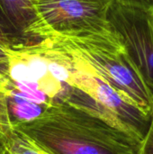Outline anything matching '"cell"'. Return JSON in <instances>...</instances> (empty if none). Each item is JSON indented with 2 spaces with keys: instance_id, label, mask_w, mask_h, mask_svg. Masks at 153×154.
<instances>
[{
  "instance_id": "5b68a950",
  "label": "cell",
  "mask_w": 153,
  "mask_h": 154,
  "mask_svg": "<svg viewBox=\"0 0 153 154\" xmlns=\"http://www.w3.org/2000/svg\"><path fill=\"white\" fill-rule=\"evenodd\" d=\"M0 19L13 41H23L36 21L31 0H0Z\"/></svg>"
},
{
  "instance_id": "ba28073f",
  "label": "cell",
  "mask_w": 153,
  "mask_h": 154,
  "mask_svg": "<svg viewBox=\"0 0 153 154\" xmlns=\"http://www.w3.org/2000/svg\"><path fill=\"white\" fill-rule=\"evenodd\" d=\"M139 154H153V106L147 132L140 144Z\"/></svg>"
},
{
  "instance_id": "8fae6325",
  "label": "cell",
  "mask_w": 153,
  "mask_h": 154,
  "mask_svg": "<svg viewBox=\"0 0 153 154\" xmlns=\"http://www.w3.org/2000/svg\"><path fill=\"white\" fill-rule=\"evenodd\" d=\"M0 38H3V39H5V40H8L10 42H12L11 38L9 37L8 33L6 32L5 27H4V25H3V23L1 22V19H0Z\"/></svg>"
},
{
  "instance_id": "9c48e42d",
  "label": "cell",
  "mask_w": 153,
  "mask_h": 154,
  "mask_svg": "<svg viewBox=\"0 0 153 154\" xmlns=\"http://www.w3.org/2000/svg\"><path fill=\"white\" fill-rule=\"evenodd\" d=\"M114 1L122 5L130 8H134L153 14V0H114Z\"/></svg>"
},
{
  "instance_id": "52a82bcc",
  "label": "cell",
  "mask_w": 153,
  "mask_h": 154,
  "mask_svg": "<svg viewBox=\"0 0 153 154\" xmlns=\"http://www.w3.org/2000/svg\"><path fill=\"white\" fill-rule=\"evenodd\" d=\"M12 127L13 125L8 111L7 100L5 96L0 92V134H5Z\"/></svg>"
},
{
  "instance_id": "277c9868",
  "label": "cell",
  "mask_w": 153,
  "mask_h": 154,
  "mask_svg": "<svg viewBox=\"0 0 153 154\" xmlns=\"http://www.w3.org/2000/svg\"><path fill=\"white\" fill-rule=\"evenodd\" d=\"M108 19L127 52L153 87V14L113 1Z\"/></svg>"
},
{
  "instance_id": "8992f818",
  "label": "cell",
  "mask_w": 153,
  "mask_h": 154,
  "mask_svg": "<svg viewBox=\"0 0 153 154\" xmlns=\"http://www.w3.org/2000/svg\"><path fill=\"white\" fill-rule=\"evenodd\" d=\"M0 154H51L12 127L0 134Z\"/></svg>"
},
{
  "instance_id": "7a4b0ae2",
  "label": "cell",
  "mask_w": 153,
  "mask_h": 154,
  "mask_svg": "<svg viewBox=\"0 0 153 154\" xmlns=\"http://www.w3.org/2000/svg\"><path fill=\"white\" fill-rule=\"evenodd\" d=\"M76 61L112 87L128 104L151 117L153 87L127 52L121 38L50 37Z\"/></svg>"
},
{
  "instance_id": "7c38bea8",
  "label": "cell",
  "mask_w": 153,
  "mask_h": 154,
  "mask_svg": "<svg viewBox=\"0 0 153 154\" xmlns=\"http://www.w3.org/2000/svg\"><path fill=\"white\" fill-rule=\"evenodd\" d=\"M98 1H111V2H112V1H114V0H98Z\"/></svg>"
},
{
  "instance_id": "6da1fadb",
  "label": "cell",
  "mask_w": 153,
  "mask_h": 154,
  "mask_svg": "<svg viewBox=\"0 0 153 154\" xmlns=\"http://www.w3.org/2000/svg\"><path fill=\"white\" fill-rule=\"evenodd\" d=\"M13 127L51 154H139L140 143L82 106L56 104Z\"/></svg>"
},
{
  "instance_id": "3957f363",
  "label": "cell",
  "mask_w": 153,
  "mask_h": 154,
  "mask_svg": "<svg viewBox=\"0 0 153 154\" xmlns=\"http://www.w3.org/2000/svg\"><path fill=\"white\" fill-rule=\"evenodd\" d=\"M36 21L25 40L50 37L119 38L112 27L108 12L113 1L31 0Z\"/></svg>"
},
{
  "instance_id": "30bf717a",
  "label": "cell",
  "mask_w": 153,
  "mask_h": 154,
  "mask_svg": "<svg viewBox=\"0 0 153 154\" xmlns=\"http://www.w3.org/2000/svg\"><path fill=\"white\" fill-rule=\"evenodd\" d=\"M12 42L0 38V74H5L7 67V49Z\"/></svg>"
}]
</instances>
